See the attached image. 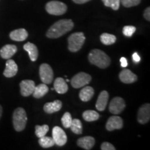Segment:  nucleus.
Returning a JSON list of instances; mask_svg holds the SVG:
<instances>
[{"mask_svg": "<svg viewBox=\"0 0 150 150\" xmlns=\"http://www.w3.org/2000/svg\"><path fill=\"white\" fill-rule=\"evenodd\" d=\"M132 58H133V60H134V61L135 62V63H139V62L140 61V56L138 55V53H136V52H135V53L133 54Z\"/></svg>", "mask_w": 150, "mask_h": 150, "instance_id": "36", "label": "nucleus"}, {"mask_svg": "<svg viewBox=\"0 0 150 150\" xmlns=\"http://www.w3.org/2000/svg\"><path fill=\"white\" fill-rule=\"evenodd\" d=\"M74 3L78 4H85L86 2L91 1V0H72Z\"/></svg>", "mask_w": 150, "mask_h": 150, "instance_id": "37", "label": "nucleus"}, {"mask_svg": "<svg viewBox=\"0 0 150 150\" xmlns=\"http://www.w3.org/2000/svg\"><path fill=\"white\" fill-rule=\"evenodd\" d=\"M35 129V134L36 135V136L38 137V138H41V137L45 136L49 131V127L48 125H42V126L36 125Z\"/></svg>", "mask_w": 150, "mask_h": 150, "instance_id": "28", "label": "nucleus"}, {"mask_svg": "<svg viewBox=\"0 0 150 150\" xmlns=\"http://www.w3.org/2000/svg\"><path fill=\"white\" fill-rule=\"evenodd\" d=\"M94 89L91 86H86L79 93V98L83 102H88L94 95Z\"/></svg>", "mask_w": 150, "mask_h": 150, "instance_id": "22", "label": "nucleus"}, {"mask_svg": "<svg viewBox=\"0 0 150 150\" xmlns=\"http://www.w3.org/2000/svg\"><path fill=\"white\" fill-rule=\"evenodd\" d=\"M70 128L73 133L80 135L82 134V123L79 119H72Z\"/></svg>", "mask_w": 150, "mask_h": 150, "instance_id": "27", "label": "nucleus"}, {"mask_svg": "<svg viewBox=\"0 0 150 150\" xmlns=\"http://www.w3.org/2000/svg\"><path fill=\"white\" fill-rule=\"evenodd\" d=\"M125 106H126V104H125V100L122 97H116L112 99L110 103L109 110L114 115H117L123 111Z\"/></svg>", "mask_w": 150, "mask_h": 150, "instance_id": "9", "label": "nucleus"}, {"mask_svg": "<svg viewBox=\"0 0 150 150\" xmlns=\"http://www.w3.org/2000/svg\"><path fill=\"white\" fill-rule=\"evenodd\" d=\"M88 60L91 64L102 69L108 67L110 63V59L108 56L100 50H92L88 55Z\"/></svg>", "mask_w": 150, "mask_h": 150, "instance_id": "2", "label": "nucleus"}, {"mask_svg": "<svg viewBox=\"0 0 150 150\" xmlns=\"http://www.w3.org/2000/svg\"><path fill=\"white\" fill-rule=\"evenodd\" d=\"M108 97H109V95H108V92L106 91H102L99 94L96 103V108L99 111H103L105 110L107 106Z\"/></svg>", "mask_w": 150, "mask_h": 150, "instance_id": "16", "label": "nucleus"}, {"mask_svg": "<svg viewBox=\"0 0 150 150\" xmlns=\"http://www.w3.org/2000/svg\"><path fill=\"white\" fill-rule=\"evenodd\" d=\"M120 79L125 83H132L137 81V76L130 70L125 69L123 70L119 74Z\"/></svg>", "mask_w": 150, "mask_h": 150, "instance_id": "14", "label": "nucleus"}, {"mask_svg": "<svg viewBox=\"0 0 150 150\" xmlns=\"http://www.w3.org/2000/svg\"><path fill=\"white\" fill-rule=\"evenodd\" d=\"M136 31V28L134 27V26H125L123 28L122 32L123 34L125 36L127 37H131L132 36L133 34L135 33V31Z\"/></svg>", "mask_w": 150, "mask_h": 150, "instance_id": "32", "label": "nucleus"}, {"mask_svg": "<svg viewBox=\"0 0 150 150\" xmlns=\"http://www.w3.org/2000/svg\"><path fill=\"white\" fill-rule=\"evenodd\" d=\"M21 95L24 97H28L32 95L35 85L32 80H23L20 84Z\"/></svg>", "mask_w": 150, "mask_h": 150, "instance_id": "10", "label": "nucleus"}, {"mask_svg": "<svg viewBox=\"0 0 150 150\" xmlns=\"http://www.w3.org/2000/svg\"><path fill=\"white\" fill-rule=\"evenodd\" d=\"M18 71V67L16 62L12 59H8V61L6 63V68L4 72V75L6 77H13V76H16Z\"/></svg>", "mask_w": 150, "mask_h": 150, "instance_id": "13", "label": "nucleus"}, {"mask_svg": "<svg viewBox=\"0 0 150 150\" xmlns=\"http://www.w3.org/2000/svg\"><path fill=\"white\" fill-rule=\"evenodd\" d=\"M28 32L24 29H18L11 31L10 33V38L11 40L14 41H24L27 38Z\"/></svg>", "mask_w": 150, "mask_h": 150, "instance_id": "17", "label": "nucleus"}, {"mask_svg": "<svg viewBox=\"0 0 150 150\" xmlns=\"http://www.w3.org/2000/svg\"><path fill=\"white\" fill-rule=\"evenodd\" d=\"M104 4L107 7H110L113 10L117 11L120 8V0H102Z\"/></svg>", "mask_w": 150, "mask_h": 150, "instance_id": "29", "label": "nucleus"}, {"mask_svg": "<svg viewBox=\"0 0 150 150\" xmlns=\"http://www.w3.org/2000/svg\"><path fill=\"white\" fill-rule=\"evenodd\" d=\"M120 63H121V66L122 67H126L127 65H128V62H127V60L126 58H125V57L121 58Z\"/></svg>", "mask_w": 150, "mask_h": 150, "instance_id": "35", "label": "nucleus"}, {"mask_svg": "<svg viewBox=\"0 0 150 150\" xmlns=\"http://www.w3.org/2000/svg\"><path fill=\"white\" fill-rule=\"evenodd\" d=\"M18 51V48L14 45H6L0 50V56L4 59H9Z\"/></svg>", "mask_w": 150, "mask_h": 150, "instance_id": "15", "label": "nucleus"}, {"mask_svg": "<svg viewBox=\"0 0 150 150\" xmlns=\"http://www.w3.org/2000/svg\"><path fill=\"white\" fill-rule=\"evenodd\" d=\"M140 1L141 0H120L122 4L126 8H130V7L138 6L140 3Z\"/></svg>", "mask_w": 150, "mask_h": 150, "instance_id": "31", "label": "nucleus"}, {"mask_svg": "<svg viewBox=\"0 0 150 150\" xmlns=\"http://www.w3.org/2000/svg\"><path fill=\"white\" fill-rule=\"evenodd\" d=\"M101 149L102 150H115V148L112 144L108 142H103L101 145Z\"/></svg>", "mask_w": 150, "mask_h": 150, "instance_id": "33", "label": "nucleus"}, {"mask_svg": "<svg viewBox=\"0 0 150 150\" xmlns=\"http://www.w3.org/2000/svg\"><path fill=\"white\" fill-rule=\"evenodd\" d=\"M144 17H145V18L147 20V21H149L150 20V8L149 7H148V8L145 9V12H144Z\"/></svg>", "mask_w": 150, "mask_h": 150, "instance_id": "34", "label": "nucleus"}, {"mask_svg": "<svg viewBox=\"0 0 150 150\" xmlns=\"http://www.w3.org/2000/svg\"><path fill=\"white\" fill-rule=\"evenodd\" d=\"M54 88L59 94H65L68 91V86L63 78H56L54 81Z\"/></svg>", "mask_w": 150, "mask_h": 150, "instance_id": "19", "label": "nucleus"}, {"mask_svg": "<svg viewBox=\"0 0 150 150\" xmlns=\"http://www.w3.org/2000/svg\"><path fill=\"white\" fill-rule=\"evenodd\" d=\"M123 127V120L119 116H111L108 120L106 128L108 131H111L115 129H121Z\"/></svg>", "mask_w": 150, "mask_h": 150, "instance_id": "12", "label": "nucleus"}, {"mask_svg": "<svg viewBox=\"0 0 150 150\" xmlns=\"http://www.w3.org/2000/svg\"><path fill=\"white\" fill-rule=\"evenodd\" d=\"M150 119V105L145 104L142 105L138 112V121L140 124L147 123Z\"/></svg>", "mask_w": 150, "mask_h": 150, "instance_id": "11", "label": "nucleus"}, {"mask_svg": "<svg viewBox=\"0 0 150 150\" xmlns=\"http://www.w3.org/2000/svg\"><path fill=\"white\" fill-rule=\"evenodd\" d=\"M24 50L29 54V58L31 61H35L38 56V50L37 47L31 42H27L24 45Z\"/></svg>", "mask_w": 150, "mask_h": 150, "instance_id": "21", "label": "nucleus"}, {"mask_svg": "<svg viewBox=\"0 0 150 150\" xmlns=\"http://www.w3.org/2000/svg\"><path fill=\"white\" fill-rule=\"evenodd\" d=\"M100 40L105 45H110L114 44L116 41V37L110 33H102L100 36Z\"/></svg>", "mask_w": 150, "mask_h": 150, "instance_id": "25", "label": "nucleus"}, {"mask_svg": "<svg viewBox=\"0 0 150 150\" xmlns=\"http://www.w3.org/2000/svg\"><path fill=\"white\" fill-rule=\"evenodd\" d=\"M72 122V118L71 116L70 113L68 112H66L64 115H63V117L61 118V122L63 124V125L64 126L65 128H70L71 124Z\"/></svg>", "mask_w": 150, "mask_h": 150, "instance_id": "30", "label": "nucleus"}, {"mask_svg": "<svg viewBox=\"0 0 150 150\" xmlns=\"http://www.w3.org/2000/svg\"><path fill=\"white\" fill-rule=\"evenodd\" d=\"M45 9L49 14L53 16H61L66 13L67 7L61 1H51L47 4Z\"/></svg>", "mask_w": 150, "mask_h": 150, "instance_id": "5", "label": "nucleus"}, {"mask_svg": "<svg viewBox=\"0 0 150 150\" xmlns=\"http://www.w3.org/2000/svg\"><path fill=\"white\" fill-rule=\"evenodd\" d=\"M52 138L54 143L58 146L65 145L66 144L67 138L65 131L59 127H54L52 129Z\"/></svg>", "mask_w": 150, "mask_h": 150, "instance_id": "8", "label": "nucleus"}, {"mask_svg": "<svg viewBox=\"0 0 150 150\" xmlns=\"http://www.w3.org/2000/svg\"><path fill=\"white\" fill-rule=\"evenodd\" d=\"M95 143V138L92 136H85L77 140V145L80 147L83 148L86 150L91 149Z\"/></svg>", "mask_w": 150, "mask_h": 150, "instance_id": "18", "label": "nucleus"}, {"mask_svg": "<svg viewBox=\"0 0 150 150\" xmlns=\"http://www.w3.org/2000/svg\"><path fill=\"white\" fill-rule=\"evenodd\" d=\"M65 81H66V82H68V81H69L68 79H66V80H65Z\"/></svg>", "mask_w": 150, "mask_h": 150, "instance_id": "39", "label": "nucleus"}, {"mask_svg": "<svg viewBox=\"0 0 150 150\" xmlns=\"http://www.w3.org/2000/svg\"><path fill=\"white\" fill-rule=\"evenodd\" d=\"M91 79V75L85 72H79L72 79L71 84L74 88H79L88 84Z\"/></svg>", "mask_w": 150, "mask_h": 150, "instance_id": "6", "label": "nucleus"}, {"mask_svg": "<svg viewBox=\"0 0 150 150\" xmlns=\"http://www.w3.org/2000/svg\"><path fill=\"white\" fill-rule=\"evenodd\" d=\"M49 88L48 86L45 83L39 84L35 86L33 93H32L33 97L35 98H41L48 93Z\"/></svg>", "mask_w": 150, "mask_h": 150, "instance_id": "23", "label": "nucleus"}, {"mask_svg": "<svg viewBox=\"0 0 150 150\" xmlns=\"http://www.w3.org/2000/svg\"><path fill=\"white\" fill-rule=\"evenodd\" d=\"M74 27L72 20L65 19L54 23L47 32V36L50 38H58L71 31Z\"/></svg>", "mask_w": 150, "mask_h": 150, "instance_id": "1", "label": "nucleus"}, {"mask_svg": "<svg viewBox=\"0 0 150 150\" xmlns=\"http://www.w3.org/2000/svg\"><path fill=\"white\" fill-rule=\"evenodd\" d=\"M27 122V116L24 108H18L15 110L13 115V123L17 131H22L25 129Z\"/></svg>", "mask_w": 150, "mask_h": 150, "instance_id": "3", "label": "nucleus"}, {"mask_svg": "<svg viewBox=\"0 0 150 150\" xmlns=\"http://www.w3.org/2000/svg\"><path fill=\"white\" fill-rule=\"evenodd\" d=\"M40 79L43 82V83L50 84L53 81L54 72L51 66L47 63H42L40 66L39 70Z\"/></svg>", "mask_w": 150, "mask_h": 150, "instance_id": "7", "label": "nucleus"}, {"mask_svg": "<svg viewBox=\"0 0 150 150\" xmlns=\"http://www.w3.org/2000/svg\"><path fill=\"white\" fill-rule=\"evenodd\" d=\"M38 142L41 147L43 148L51 147H53V146L55 145L53 138L45 136L41 137V138H39Z\"/></svg>", "mask_w": 150, "mask_h": 150, "instance_id": "26", "label": "nucleus"}, {"mask_svg": "<svg viewBox=\"0 0 150 150\" xmlns=\"http://www.w3.org/2000/svg\"><path fill=\"white\" fill-rule=\"evenodd\" d=\"M83 118L87 122L96 121L99 118V113L95 110H88L83 112Z\"/></svg>", "mask_w": 150, "mask_h": 150, "instance_id": "24", "label": "nucleus"}, {"mask_svg": "<svg viewBox=\"0 0 150 150\" xmlns=\"http://www.w3.org/2000/svg\"><path fill=\"white\" fill-rule=\"evenodd\" d=\"M86 40L83 33L76 32L71 34L68 38V50L72 52H76L81 50Z\"/></svg>", "mask_w": 150, "mask_h": 150, "instance_id": "4", "label": "nucleus"}, {"mask_svg": "<svg viewBox=\"0 0 150 150\" xmlns=\"http://www.w3.org/2000/svg\"><path fill=\"white\" fill-rule=\"evenodd\" d=\"M62 102L60 100H55L53 102L46 103L44 106V110L48 114H52L61 110Z\"/></svg>", "mask_w": 150, "mask_h": 150, "instance_id": "20", "label": "nucleus"}, {"mask_svg": "<svg viewBox=\"0 0 150 150\" xmlns=\"http://www.w3.org/2000/svg\"><path fill=\"white\" fill-rule=\"evenodd\" d=\"M1 115H2V107H1V106L0 105V118L1 117Z\"/></svg>", "mask_w": 150, "mask_h": 150, "instance_id": "38", "label": "nucleus"}]
</instances>
